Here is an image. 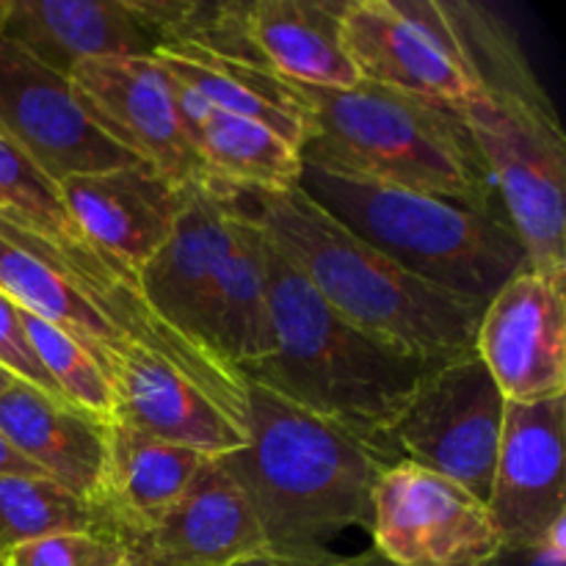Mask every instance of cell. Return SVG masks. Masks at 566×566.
I'll list each match as a JSON object with an SVG mask.
<instances>
[{"instance_id": "obj_31", "label": "cell", "mask_w": 566, "mask_h": 566, "mask_svg": "<svg viewBox=\"0 0 566 566\" xmlns=\"http://www.w3.org/2000/svg\"><path fill=\"white\" fill-rule=\"evenodd\" d=\"M484 566H566V547L553 542L539 545H501Z\"/></svg>"}, {"instance_id": "obj_12", "label": "cell", "mask_w": 566, "mask_h": 566, "mask_svg": "<svg viewBox=\"0 0 566 566\" xmlns=\"http://www.w3.org/2000/svg\"><path fill=\"white\" fill-rule=\"evenodd\" d=\"M475 354L512 403L566 396V291L523 269L492 296L475 332Z\"/></svg>"}, {"instance_id": "obj_4", "label": "cell", "mask_w": 566, "mask_h": 566, "mask_svg": "<svg viewBox=\"0 0 566 566\" xmlns=\"http://www.w3.org/2000/svg\"><path fill=\"white\" fill-rule=\"evenodd\" d=\"M274 352L238 374L348 431L392 464L387 434L437 368L335 313L265 238Z\"/></svg>"}, {"instance_id": "obj_26", "label": "cell", "mask_w": 566, "mask_h": 566, "mask_svg": "<svg viewBox=\"0 0 566 566\" xmlns=\"http://www.w3.org/2000/svg\"><path fill=\"white\" fill-rule=\"evenodd\" d=\"M72 531L114 536L108 517L94 503L72 495L55 481L0 475V566L28 542Z\"/></svg>"}, {"instance_id": "obj_36", "label": "cell", "mask_w": 566, "mask_h": 566, "mask_svg": "<svg viewBox=\"0 0 566 566\" xmlns=\"http://www.w3.org/2000/svg\"><path fill=\"white\" fill-rule=\"evenodd\" d=\"M119 566H138V564H133V562H125V564H119Z\"/></svg>"}, {"instance_id": "obj_24", "label": "cell", "mask_w": 566, "mask_h": 566, "mask_svg": "<svg viewBox=\"0 0 566 566\" xmlns=\"http://www.w3.org/2000/svg\"><path fill=\"white\" fill-rule=\"evenodd\" d=\"M205 188L235 199L252 191H287L298 186L302 153L265 125L213 111L193 138Z\"/></svg>"}, {"instance_id": "obj_38", "label": "cell", "mask_w": 566, "mask_h": 566, "mask_svg": "<svg viewBox=\"0 0 566 566\" xmlns=\"http://www.w3.org/2000/svg\"><path fill=\"white\" fill-rule=\"evenodd\" d=\"M3 566H9V564H3Z\"/></svg>"}, {"instance_id": "obj_14", "label": "cell", "mask_w": 566, "mask_h": 566, "mask_svg": "<svg viewBox=\"0 0 566 566\" xmlns=\"http://www.w3.org/2000/svg\"><path fill=\"white\" fill-rule=\"evenodd\" d=\"M0 36L64 77L83 61L149 59L166 44L149 0H3Z\"/></svg>"}, {"instance_id": "obj_30", "label": "cell", "mask_w": 566, "mask_h": 566, "mask_svg": "<svg viewBox=\"0 0 566 566\" xmlns=\"http://www.w3.org/2000/svg\"><path fill=\"white\" fill-rule=\"evenodd\" d=\"M0 368L9 370L14 379L28 381V385L39 387L48 396L61 398L64 396L59 392V387L53 385V379L48 376V370L42 368L39 357L33 354L31 343H28L25 329H22V318H20V307L14 302L0 293Z\"/></svg>"}, {"instance_id": "obj_11", "label": "cell", "mask_w": 566, "mask_h": 566, "mask_svg": "<svg viewBox=\"0 0 566 566\" xmlns=\"http://www.w3.org/2000/svg\"><path fill=\"white\" fill-rule=\"evenodd\" d=\"M94 122L136 160L180 188L205 186L197 147L177 119L171 81L149 59H94L70 72Z\"/></svg>"}, {"instance_id": "obj_18", "label": "cell", "mask_w": 566, "mask_h": 566, "mask_svg": "<svg viewBox=\"0 0 566 566\" xmlns=\"http://www.w3.org/2000/svg\"><path fill=\"white\" fill-rule=\"evenodd\" d=\"M111 387L114 418L155 440L208 459H221L247 446V431L238 429L197 385L144 348L125 346L116 352Z\"/></svg>"}, {"instance_id": "obj_25", "label": "cell", "mask_w": 566, "mask_h": 566, "mask_svg": "<svg viewBox=\"0 0 566 566\" xmlns=\"http://www.w3.org/2000/svg\"><path fill=\"white\" fill-rule=\"evenodd\" d=\"M0 293L22 313H31L75 337L99 363L111 381L116 352L127 343L94 313L92 304L39 254L0 235Z\"/></svg>"}, {"instance_id": "obj_20", "label": "cell", "mask_w": 566, "mask_h": 566, "mask_svg": "<svg viewBox=\"0 0 566 566\" xmlns=\"http://www.w3.org/2000/svg\"><path fill=\"white\" fill-rule=\"evenodd\" d=\"M348 0H252L243 9L260 70L296 86L352 88L359 83L343 50L340 17Z\"/></svg>"}, {"instance_id": "obj_34", "label": "cell", "mask_w": 566, "mask_h": 566, "mask_svg": "<svg viewBox=\"0 0 566 566\" xmlns=\"http://www.w3.org/2000/svg\"><path fill=\"white\" fill-rule=\"evenodd\" d=\"M337 566H392V564L385 562V558H381L376 551H368V553H359V556H352V558H340Z\"/></svg>"}, {"instance_id": "obj_9", "label": "cell", "mask_w": 566, "mask_h": 566, "mask_svg": "<svg viewBox=\"0 0 566 566\" xmlns=\"http://www.w3.org/2000/svg\"><path fill=\"white\" fill-rule=\"evenodd\" d=\"M370 534L392 566H484L501 551L486 503L412 462H392L376 479Z\"/></svg>"}, {"instance_id": "obj_21", "label": "cell", "mask_w": 566, "mask_h": 566, "mask_svg": "<svg viewBox=\"0 0 566 566\" xmlns=\"http://www.w3.org/2000/svg\"><path fill=\"white\" fill-rule=\"evenodd\" d=\"M105 442L108 451L94 506L108 517L114 536L127 547L133 536L188 490L208 457L155 440L119 418H108Z\"/></svg>"}, {"instance_id": "obj_32", "label": "cell", "mask_w": 566, "mask_h": 566, "mask_svg": "<svg viewBox=\"0 0 566 566\" xmlns=\"http://www.w3.org/2000/svg\"><path fill=\"white\" fill-rule=\"evenodd\" d=\"M0 475H33V479H48L39 468H33L28 459H22L14 448L9 446L3 434H0Z\"/></svg>"}, {"instance_id": "obj_33", "label": "cell", "mask_w": 566, "mask_h": 566, "mask_svg": "<svg viewBox=\"0 0 566 566\" xmlns=\"http://www.w3.org/2000/svg\"><path fill=\"white\" fill-rule=\"evenodd\" d=\"M340 556H332L326 562H304V558H285V556H260V558H249V562L232 564V566H337Z\"/></svg>"}, {"instance_id": "obj_13", "label": "cell", "mask_w": 566, "mask_h": 566, "mask_svg": "<svg viewBox=\"0 0 566 566\" xmlns=\"http://www.w3.org/2000/svg\"><path fill=\"white\" fill-rule=\"evenodd\" d=\"M564 429L566 396L536 403L506 401L486 501L501 545H539L566 517Z\"/></svg>"}, {"instance_id": "obj_19", "label": "cell", "mask_w": 566, "mask_h": 566, "mask_svg": "<svg viewBox=\"0 0 566 566\" xmlns=\"http://www.w3.org/2000/svg\"><path fill=\"white\" fill-rule=\"evenodd\" d=\"M108 420L14 379L0 392V434L72 495L97 503Z\"/></svg>"}, {"instance_id": "obj_28", "label": "cell", "mask_w": 566, "mask_h": 566, "mask_svg": "<svg viewBox=\"0 0 566 566\" xmlns=\"http://www.w3.org/2000/svg\"><path fill=\"white\" fill-rule=\"evenodd\" d=\"M20 318L33 354L48 370L53 385L59 387L64 401L75 403V407L86 409L97 418H114V387H111L108 376L99 368L97 359L59 326L48 324L31 313H22V310Z\"/></svg>"}, {"instance_id": "obj_37", "label": "cell", "mask_w": 566, "mask_h": 566, "mask_svg": "<svg viewBox=\"0 0 566 566\" xmlns=\"http://www.w3.org/2000/svg\"><path fill=\"white\" fill-rule=\"evenodd\" d=\"M0 17H3V0H0Z\"/></svg>"}, {"instance_id": "obj_22", "label": "cell", "mask_w": 566, "mask_h": 566, "mask_svg": "<svg viewBox=\"0 0 566 566\" xmlns=\"http://www.w3.org/2000/svg\"><path fill=\"white\" fill-rule=\"evenodd\" d=\"M153 59L171 77L202 94L216 111L265 125L298 153L313 136V116L304 97L274 72L219 59L197 48H166Z\"/></svg>"}, {"instance_id": "obj_8", "label": "cell", "mask_w": 566, "mask_h": 566, "mask_svg": "<svg viewBox=\"0 0 566 566\" xmlns=\"http://www.w3.org/2000/svg\"><path fill=\"white\" fill-rule=\"evenodd\" d=\"M340 36L359 81L448 108L475 92L473 66L437 0H348Z\"/></svg>"}, {"instance_id": "obj_27", "label": "cell", "mask_w": 566, "mask_h": 566, "mask_svg": "<svg viewBox=\"0 0 566 566\" xmlns=\"http://www.w3.org/2000/svg\"><path fill=\"white\" fill-rule=\"evenodd\" d=\"M0 219L44 238L53 247L86 241L72 221L59 186L11 142L3 127H0Z\"/></svg>"}, {"instance_id": "obj_3", "label": "cell", "mask_w": 566, "mask_h": 566, "mask_svg": "<svg viewBox=\"0 0 566 566\" xmlns=\"http://www.w3.org/2000/svg\"><path fill=\"white\" fill-rule=\"evenodd\" d=\"M238 197L252 202L254 210L241 205L243 213L271 247L348 324L434 365L475 354L484 307L409 274L321 210L302 188Z\"/></svg>"}, {"instance_id": "obj_29", "label": "cell", "mask_w": 566, "mask_h": 566, "mask_svg": "<svg viewBox=\"0 0 566 566\" xmlns=\"http://www.w3.org/2000/svg\"><path fill=\"white\" fill-rule=\"evenodd\" d=\"M130 562L116 536L97 531H72L28 542L9 556V566H119Z\"/></svg>"}, {"instance_id": "obj_10", "label": "cell", "mask_w": 566, "mask_h": 566, "mask_svg": "<svg viewBox=\"0 0 566 566\" xmlns=\"http://www.w3.org/2000/svg\"><path fill=\"white\" fill-rule=\"evenodd\" d=\"M0 127L59 186L138 164L83 108L70 77L0 36Z\"/></svg>"}, {"instance_id": "obj_6", "label": "cell", "mask_w": 566, "mask_h": 566, "mask_svg": "<svg viewBox=\"0 0 566 566\" xmlns=\"http://www.w3.org/2000/svg\"><path fill=\"white\" fill-rule=\"evenodd\" d=\"M296 88L313 116V136L302 149L307 164L501 208L462 119L448 105L365 81L352 88Z\"/></svg>"}, {"instance_id": "obj_15", "label": "cell", "mask_w": 566, "mask_h": 566, "mask_svg": "<svg viewBox=\"0 0 566 566\" xmlns=\"http://www.w3.org/2000/svg\"><path fill=\"white\" fill-rule=\"evenodd\" d=\"M127 556L138 566H232L271 556V547L241 486L208 459L188 490L127 542Z\"/></svg>"}, {"instance_id": "obj_5", "label": "cell", "mask_w": 566, "mask_h": 566, "mask_svg": "<svg viewBox=\"0 0 566 566\" xmlns=\"http://www.w3.org/2000/svg\"><path fill=\"white\" fill-rule=\"evenodd\" d=\"M296 188L409 274L479 307L528 269V254L497 205L459 202L307 160Z\"/></svg>"}, {"instance_id": "obj_1", "label": "cell", "mask_w": 566, "mask_h": 566, "mask_svg": "<svg viewBox=\"0 0 566 566\" xmlns=\"http://www.w3.org/2000/svg\"><path fill=\"white\" fill-rule=\"evenodd\" d=\"M475 75L457 114L528 269L566 285V136L512 28L475 3H442Z\"/></svg>"}, {"instance_id": "obj_2", "label": "cell", "mask_w": 566, "mask_h": 566, "mask_svg": "<svg viewBox=\"0 0 566 566\" xmlns=\"http://www.w3.org/2000/svg\"><path fill=\"white\" fill-rule=\"evenodd\" d=\"M219 462L271 553L304 562H326L348 528H370V492L390 468L363 440L254 381H247V446Z\"/></svg>"}, {"instance_id": "obj_17", "label": "cell", "mask_w": 566, "mask_h": 566, "mask_svg": "<svg viewBox=\"0 0 566 566\" xmlns=\"http://www.w3.org/2000/svg\"><path fill=\"white\" fill-rule=\"evenodd\" d=\"M238 210L235 199L193 186L169 241L138 274L149 307L205 352L210 293L235 238Z\"/></svg>"}, {"instance_id": "obj_23", "label": "cell", "mask_w": 566, "mask_h": 566, "mask_svg": "<svg viewBox=\"0 0 566 566\" xmlns=\"http://www.w3.org/2000/svg\"><path fill=\"white\" fill-rule=\"evenodd\" d=\"M208 348L235 370L274 352L265 235L243 208L238 210L235 238L210 293Z\"/></svg>"}, {"instance_id": "obj_7", "label": "cell", "mask_w": 566, "mask_h": 566, "mask_svg": "<svg viewBox=\"0 0 566 566\" xmlns=\"http://www.w3.org/2000/svg\"><path fill=\"white\" fill-rule=\"evenodd\" d=\"M506 398L479 354L442 363L420 381L387 434L392 462L457 481L479 501H490L501 448Z\"/></svg>"}, {"instance_id": "obj_35", "label": "cell", "mask_w": 566, "mask_h": 566, "mask_svg": "<svg viewBox=\"0 0 566 566\" xmlns=\"http://www.w3.org/2000/svg\"><path fill=\"white\" fill-rule=\"evenodd\" d=\"M11 381H14V376H11L9 370H6V368H0V392H3L6 387L11 385Z\"/></svg>"}, {"instance_id": "obj_16", "label": "cell", "mask_w": 566, "mask_h": 566, "mask_svg": "<svg viewBox=\"0 0 566 566\" xmlns=\"http://www.w3.org/2000/svg\"><path fill=\"white\" fill-rule=\"evenodd\" d=\"M61 199L81 235L97 252L142 274L144 265L169 241L191 188H180L147 164L59 182Z\"/></svg>"}]
</instances>
